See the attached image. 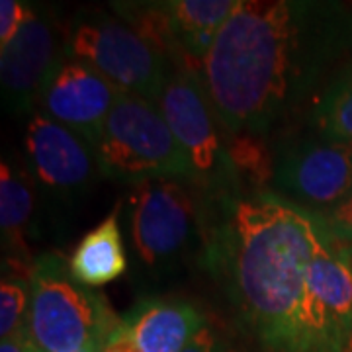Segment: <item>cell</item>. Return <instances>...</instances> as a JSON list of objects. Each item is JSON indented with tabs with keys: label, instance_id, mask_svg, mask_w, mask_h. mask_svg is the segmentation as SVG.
Masks as SVG:
<instances>
[{
	"label": "cell",
	"instance_id": "1",
	"mask_svg": "<svg viewBox=\"0 0 352 352\" xmlns=\"http://www.w3.org/2000/svg\"><path fill=\"white\" fill-rule=\"evenodd\" d=\"M352 43L335 4L243 0L204 61L215 116L231 131H264L288 116Z\"/></svg>",
	"mask_w": 352,
	"mask_h": 352
},
{
	"label": "cell",
	"instance_id": "2",
	"mask_svg": "<svg viewBox=\"0 0 352 352\" xmlns=\"http://www.w3.org/2000/svg\"><path fill=\"white\" fill-rule=\"evenodd\" d=\"M323 231L314 214L274 196L233 204L217 241L229 294L272 352H302L300 314Z\"/></svg>",
	"mask_w": 352,
	"mask_h": 352
},
{
	"label": "cell",
	"instance_id": "3",
	"mask_svg": "<svg viewBox=\"0 0 352 352\" xmlns=\"http://www.w3.org/2000/svg\"><path fill=\"white\" fill-rule=\"evenodd\" d=\"M118 323L106 298L76 282L61 254H43L34 263L25 331L38 351L75 352L104 342Z\"/></svg>",
	"mask_w": 352,
	"mask_h": 352
},
{
	"label": "cell",
	"instance_id": "4",
	"mask_svg": "<svg viewBox=\"0 0 352 352\" xmlns=\"http://www.w3.org/2000/svg\"><path fill=\"white\" fill-rule=\"evenodd\" d=\"M92 151L102 175L135 186L198 176L157 104L138 94H120Z\"/></svg>",
	"mask_w": 352,
	"mask_h": 352
},
{
	"label": "cell",
	"instance_id": "5",
	"mask_svg": "<svg viewBox=\"0 0 352 352\" xmlns=\"http://www.w3.org/2000/svg\"><path fill=\"white\" fill-rule=\"evenodd\" d=\"M65 55L90 65L113 87L157 104L175 69L126 22L85 18L65 36Z\"/></svg>",
	"mask_w": 352,
	"mask_h": 352
},
{
	"label": "cell",
	"instance_id": "6",
	"mask_svg": "<svg viewBox=\"0 0 352 352\" xmlns=\"http://www.w3.org/2000/svg\"><path fill=\"white\" fill-rule=\"evenodd\" d=\"M300 335L302 352H346L352 340V249L325 233L307 274Z\"/></svg>",
	"mask_w": 352,
	"mask_h": 352
},
{
	"label": "cell",
	"instance_id": "7",
	"mask_svg": "<svg viewBox=\"0 0 352 352\" xmlns=\"http://www.w3.org/2000/svg\"><path fill=\"white\" fill-rule=\"evenodd\" d=\"M194 227L196 206L180 182L147 180L129 194V231L133 249L145 264H163L180 254Z\"/></svg>",
	"mask_w": 352,
	"mask_h": 352
},
{
	"label": "cell",
	"instance_id": "8",
	"mask_svg": "<svg viewBox=\"0 0 352 352\" xmlns=\"http://www.w3.org/2000/svg\"><path fill=\"white\" fill-rule=\"evenodd\" d=\"M120 94L122 90L96 69L63 55L41 88L39 100L51 120L94 147Z\"/></svg>",
	"mask_w": 352,
	"mask_h": 352
},
{
	"label": "cell",
	"instance_id": "9",
	"mask_svg": "<svg viewBox=\"0 0 352 352\" xmlns=\"http://www.w3.org/2000/svg\"><path fill=\"white\" fill-rule=\"evenodd\" d=\"M157 108L178 145L188 155L196 175L214 173L221 157V145L215 129V110L201 75L175 71L164 85Z\"/></svg>",
	"mask_w": 352,
	"mask_h": 352
},
{
	"label": "cell",
	"instance_id": "10",
	"mask_svg": "<svg viewBox=\"0 0 352 352\" xmlns=\"http://www.w3.org/2000/svg\"><path fill=\"white\" fill-rule=\"evenodd\" d=\"M274 182L323 210L339 204L352 194V141L327 139L294 149L278 164Z\"/></svg>",
	"mask_w": 352,
	"mask_h": 352
},
{
	"label": "cell",
	"instance_id": "11",
	"mask_svg": "<svg viewBox=\"0 0 352 352\" xmlns=\"http://www.w3.org/2000/svg\"><path fill=\"white\" fill-rule=\"evenodd\" d=\"M63 55L65 38L59 36L57 24L34 12L0 55L2 92L8 108L25 110L30 102L39 98L45 80Z\"/></svg>",
	"mask_w": 352,
	"mask_h": 352
},
{
	"label": "cell",
	"instance_id": "12",
	"mask_svg": "<svg viewBox=\"0 0 352 352\" xmlns=\"http://www.w3.org/2000/svg\"><path fill=\"white\" fill-rule=\"evenodd\" d=\"M204 325L190 303L151 300L120 319L102 342V352H180Z\"/></svg>",
	"mask_w": 352,
	"mask_h": 352
},
{
	"label": "cell",
	"instance_id": "13",
	"mask_svg": "<svg viewBox=\"0 0 352 352\" xmlns=\"http://www.w3.org/2000/svg\"><path fill=\"white\" fill-rule=\"evenodd\" d=\"M25 153L36 178L47 188L71 192L92 178L96 161L92 147L50 116L36 113L28 122Z\"/></svg>",
	"mask_w": 352,
	"mask_h": 352
},
{
	"label": "cell",
	"instance_id": "14",
	"mask_svg": "<svg viewBox=\"0 0 352 352\" xmlns=\"http://www.w3.org/2000/svg\"><path fill=\"white\" fill-rule=\"evenodd\" d=\"M243 0H164L186 73H204L215 39Z\"/></svg>",
	"mask_w": 352,
	"mask_h": 352
},
{
	"label": "cell",
	"instance_id": "15",
	"mask_svg": "<svg viewBox=\"0 0 352 352\" xmlns=\"http://www.w3.org/2000/svg\"><path fill=\"white\" fill-rule=\"evenodd\" d=\"M116 212L87 233L69 258V270L82 286L100 288L126 272L127 258Z\"/></svg>",
	"mask_w": 352,
	"mask_h": 352
},
{
	"label": "cell",
	"instance_id": "16",
	"mask_svg": "<svg viewBox=\"0 0 352 352\" xmlns=\"http://www.w3.org/2000/svg\"><path fill=\"white\" fill-rule=\"evenodd\" d=\"M34 210L32 186L24 175L16 173L12 166L2 161L0 166V227L4 243L16 245L22 241L24 227Z\"/></svg>",
	"mask_w": 352,
	"mask_h": 352
},
{
	"label": "cell",
	"instance_id": "17",
	"mask_svg": "<svg viewBox=\"0 0 352 352\" xmlns=\"http://www.w3.org/2000/svg\"><path fill=\"white\" fill-rule=\"evenodd\" d=\"M314 122L325 139L352 141V65L325 88L315 104Z\"/></svg>",
	"mask_w": 352,
	"mask_h": 352
},
{
	"label": "cell",
	"instance_id": "18",
	"mask_svg": "<svg viewBox=\"0 0 352 352\" xmlns=\"http://www.w3.org/2000/svg\"><path fill=\"white\" fill-rule=\"evenodd\" d=\"M30 311V280L4 274L0 284V337L8 339L25 329Z\"/></svg>",
	"mask_w": 352,
	"mask_h": 352
},
{
	"label": "cell",
	"instance_id": "19",
	"mask_svg": "<svg viewBox=\"0 0 352 352\" xmlns=\"http://www.w3.org/2000/svg\"><path fill=\"white\" fill-rule=\"evenodd\" d=\"M315 221L335 245H352V194L339 204L314 214Z\"/></svg>",
	"mask_w": 352,
	"mask_h": 352
},
{
	"label": "cell",
	"instance_id": "20",
	"mask_svg": "<svg viewBox=\"0 0 352 352\" xmlns=\"http://www.w3.org/2000/svg\"><path fill=\"white\" fill-rule=\"evenodd\" d=\"M34 16V10L18 0H2L0 2V47H6L12 41L25 22Z\"/></svg>",
	"mask_w": 352,
	"mask_h": 352
},
{
	"label": "cell",
	"instance_id": "21",
	"mask_svg": "<svg viewBox=\"0 0 352 352\" xmlns=\"http://www.w3.org/2000/svg\"><path fill=\"white\" fill-rule=\"evenodd\" d=\"M223 344L219 342L215 331L210 325L204 327L190 339V342L180 352H221Z\"/></svg>",
	"mask_w": 352,
	"mask_h": 352
},
{
	"label": "cell",
	"instance_id": "22",
	"mask_svg": "<svg viewBox=\"0 0 352 352\" xmlns=\"http://www.w3.org/2000/svg\"><path fill=\"white\" fill-rule=\"evenodd\" d=\"M0 352H39L38 346L32 342L28 331H22L18 335H12L8 339H2L0 342Z\"/></svg>",
	"mask_w": 352,
	"mask_h": 352
},
{
	"label": "cell",
	"instance_id": "23",
	"mask_svg": "<svg viewBox=\"0 0 352 352\" xmlns=\"http://www.w3.org/2000/svg\"><path fill=\"white\" fill-rule=\"evenodd\" d=\"M75 352H102V342H90V344H87V346H82V349H78Z\"/></svg>",
	"mask_w": 352,
	"mask_h": 352
},
{
	"label": "cell",
	"instance_id": "24",
	"mask_svg": "<svg viewBox=\"0 0 352 352\" xmlns=\"http://www.w3.org/2000/svg\"><path fill=\"white\" fill-rule=\"evenodd\" d=\"M221 352H239L237 349H231V346H223V351Z\"/></svg>",
	"mask_w": 352,
	"mask_h": 352
},
{
	"label": "cell",
	"instance_id": "25",
	"mask_svg": "<svg viewBox=\"0 0 352 352\" xmlns=\"http://www.w3.org/2000/svg\"><path fill=\"white\" fill-rule=\"evenodd\" d=\"M346 352H352V340H351V344H349V349H346Z\"/></svg>",
	"mask_w": 352,
	"mask_h": 352
}]
</instances>
